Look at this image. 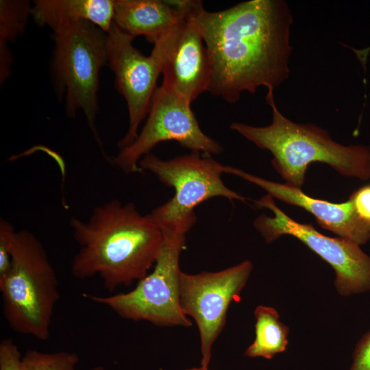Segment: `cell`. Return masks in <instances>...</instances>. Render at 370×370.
Listing matches in <instances>:
<instances>
[{
  "mask_svg": "<svg viewBox=\"0 0 370 370\" xmlns=\"http://www.w3.org/2000/svg\"><path fill=\"white\" fill-rule=\"evenodd\" d=\"M171 2L202 36L212 95L234 103L245 92L274 91L288 79L293 15L285 1L250 0L219 12L206 10L201 1Z\"/></svg>",
  "mask_w": 370,
  "mask_h": 370,
  "instance_id": "6da1fadb",
  "label": "cell"
},
{
  "mask_svg": "<svg viewBox=\"0 0 370 370\" xmlns=\"http://www.w3.org/2000/svg\"><path fill=\"white\" fill-rule=\"evenodd\" d=\"M69 223L79 246L72 275L79 280L98 275L109 292L146 276L164 242L149 214L115 199L95 207L86 221L73 217Z\"/></svg>",
  "mask_w": 370,
  "mask_h": 370,
  "instance_id": "7a4b0ae2",
  "label": "cell"
},
{
  "mask_svg": "<svg viewBox=\"0 0 370 370\" xmlns=\"http://www.w3.org/2000/svg\"><path fill=\"white\" fill-rule=\"evenodd\" d=\"M266 101L272 111L271 124L256 127L234 122L230 128L258 147L269 151L273 157L272 165L286 184L301 188L308 165L317 162L330 165L345 176L370 179L369 147L343 145L314 124L291 121L278 108L273 90H268Z\"/></svg>",
  "mask_w": 370,
  "mask_h": 370,
  "instance_id": "3957f363",
  "label": "cell"
},
{
  "mask_svg": "<svg viewBox=\"0 0 370 370\" xmlns=\"http://www.w3.org/2000/svg\"><path fill=\"white\" fill-rule=\"evenodd\" d=\"M3 312L15 332L47 340L56 304L58 280L41 241L28 230L16 231L9 271L0 279Z\"/></svg>",
  "mask_w": 370,
  "mask_h": 370,
  "instance_id": "277c9868",
  "label": "cell"
},
{
  "mask_svg": "<svg viewBox=\"0 0 370 370\" xmlns=\"http://www.w3.org/2000/svg\"><path fill=\"white\" fill-rule=\"evenodd\" d=\"M53 38L51 69L56 90L63 97L69 116H75L79 110L84 113L105 156L96 119L99 72L108 64L107 33L89 21H79L55 29Z\"/></svg>",
  "mask_w": 370,
  "mask_h": 370,
  "instance_id": "5b68a950",
  "label": "cell"
},
{
  "mask_svg": "<svg viewBox=\"0 0 370 370\" xmlns=\"http://www.w3.org/2000/svg\"><path fill=\"white\" fill-rule=\"evenodd\" d=\"M138 166L141 171L153 173L175 190L171 199L149 214L160 230L186 234L196 223L195 207L210 198L247 200L225 186L221 178L224 165L209 154L191 151L165 160L150 153L142 158Z\"/></svg>",
  "mask_w": 370,
  "mask_h": 370,
  "instance_id": "8992f818",
  "label": "cell"
},
{
  "mask_svg": "<svg viewBox=\"0 0 370 370\" xmlns=\"http://www.w3.org/2000/svg\"><path fill=\"white\" fill-rule=\"evenodd\" d=\"M161 230L164 242L153 269L134 289L112 295L84 293L83 296L123 319L147 321L160 326H190L191 321L182 309L180 294L179 262L186 245V234Z\"/></svg>",
  "mask_w": 370,
  "mask_h": 370,
  "instance_id": "52a82bcc",
  "label": "cell"
},
{
  "mask_svg": "<svg viewBox=\"0 0 370 370\" xmlns=\"http://www.w3.org/2000/svg\"><path fill=\"white\" fill-rule=\"evenodd\" d=\"M258 208H267L273 214L258 216L254 221L255 228L267 243L282 235L295 237L328 262L334 270V284L343 296L370 291V257L355 242L344 238L326 236L311 224L298 223L275 204L267 194L254 201Z\"/></svg>",
  "mask_w": 370,
  "mask_h": 370,
  "instance_id": "ba28073f",
  "label": "cell"
},
{
  "mask_svg": "<svg viewBox=\"0 0 370 370\" xmlns=\"http://www.w3.org/2000/svg\"><path fill=\"white\" fill-rule=\"evenodd\" d=\"M190 104L163 86H158L140 132L112 157V163L125 173L141 172L138 164L142 158L164 141H175L191 151L209 155L222 152L221 145L201 130Z\"/></svg>",
  "mask_w": 370,
  "mask_h": 370,
  "instance_id": "9c48e42d",
  "label": "cell"
},
{
  "mask_svg": "<svg viewBox=\"0 0 370 370\" xmlns=\"http://www.w3.org/2000/svg\"><path fill=\"white\" fill-rule=\"evenodd\" d=\"M253 264L245 260L225 269L196 274L181 272L180 304L184 313L198 327L201 367L208 368L212 345L223 330L230 303L245 286Z\"/></svg>",
  "mask_w": 370,
  "mask_h": 370,
  "instance_id": "30bf717a",
  "label": "cell"
},
{
  "mask_svg": "<svg viewBox=\"0 0 370 370\" xmlns=\"http://www.w3.org/2000/svg\"><path fill=\"white\" fill-rule=\"evenodd\" d=\"M135 38L114 23L107 33L108 64L115 77V86L124 97L128 112V128L119 140L121 149L132 144L138 134L141 122L148 114L158 78L162 74L161 57L153 46L149 56L133 45Z\"/></svg>",
  "mask_w": 370,
  "mask_h": 370,
  "instance_id": "8fae6325",
  "label": "cell"
},
{
  "mask_svg": "<svg viewBox=\"0 0 370 370\" xmlns=\"http://www.w3.org/2000/svg\"><path fill=\"white\" fill-rule=\"evenodd\" d=\"M179 23L158 40L162 86L191 103L208 91L212 68L208 49L193 21L182 12Z\"/></svg>",
  "mask_w": 370,
  "mask_h": 370,
  "instance_id": "7c38bea8",
  "label": "cell"
},
{
  "mask_svg": "<svg viewBox=\"0 0 370 370\" xmlns=\"http://www.w3.org/2000/svg\"><path fill=\"white\" fill-rule=\"evenodd\" d=\"M223 171L261 187L274 198L304 208L315 217L323 228L341 238L359 245L370 240V227L359 219L349 199L345 202L334 204L310 197L300 188L267 180L231 166H224Z\"/></svg>",
  "mask_w": 370,
  "mask_h": 370,
  "instance_id": "4fadbf2b",
  "label": "cell"
},
{
  "mask_svg": "<svg viewBox=\"0 0 370 370\" xmlns=\"http://www.w3.org/2000/svg\"><path fill=\"white\" fill-rule=\"evenodd\" d=\"M114 23L133 37L143 36L153 44L183 17L180 10L165 1L114 0Z\"/></svg>",
  "mask_w": 370,
  "mask_h": 370,
  "instance_id": "5bb4252c",
  "label": "cell"
},
{
  "mask_svg": "<svg viewBox=\"0 0 370 370\" xmlns=\"http://www.w3.org/2000/svg\"><path fill=\"white\" fill-rule=\"evenodd\" d=\"M114 0H36L31 16L52 31L65 23L89 21L108 33L114 23Z\"/></svg>",
  "mask_w": 370,
  "mask_h": 370,
  "instance_id": "9a60e30c",
  "label": "cell"
},
{
  "mask_svg": "<svg viewBox=\"0 0 370 370\" xmlns=\"http://www.w3.org/2000/svg\"><path fill=\"white\" fill-rule=\"evenodd\" d=\"M254 317L256 337L245 355L271 359L275 354L284 352L288 343L289 330L280 321L277 310L272 307L258 306L254 311Z\"/></svg>",
  "mask_w": 370,
  "mask_h": 370,
  "instance_id": "2e32d148",
  "label": "cell"
},
{
  "mask_svg": "<svg viewBox=\"0 0 370 370\" xmlns=\"http://www.w3.org/2000/svg\"><path fill=\"white\" fill-rule=\"evenodd\" d=\"M32 5L29 1H0V82H4L11 74L13 63L12 54L8 48L25 32Z\"/></svg>",
  "mask_w": 370,
  "mask_h": 370,
  "instance_id": "e0dca14e",
  "label": "cell"
},
{
  "mask_svg": "<svg viewBox=\"0 0 370 370\" xmlns=\"http://www.w3.org/2000/svg\"><path fill=\"white\" fill-rule=\"evenodd\" d=\"M78 356L61 351L44 353L29 350L22 356L21 370H75Z\"/></svg>",
  "mask_w": 370,
  "mask_h": 370,
  "instance_id": "ac0fdd59",
  "label": "cell"
},
{
  "mask_svg": "<svg viewBox=\"0 0 370 370\" xmlns=\"http://www.w3.org/2000/svg\"><path fill=\"white\" fill-rule=\"evenodd\" d=\"M16 230L7 220L0 219V279L9 271L12 261V247Z\"/></svg>",
  "mask_w": 370,
  "mask_h": 370,
  "instance_id": "d6986e66",
  "label": "cell"
},
{
  "mask_svg": "<svg viewBox=\"0 0 370 370\" xmlns=\"http://www.w3.org/2000/svg\"><path fill=\"white\" fill-rule=\"evenodd\" d=\"M22 356L11 338L0 343V370H21Z\"/></svg>",
  "mask_w": 370,
  "mask_h": 370,
  "instance_id": "ffe728a7",
  "label": "cell"
},
{
  "mask_svg": "<svg viewBox=\"0 0 370 370\" xmlns=\"http://www.w3.org/2000/svg\"><path fill=\"white\" fill-rule=\"evenodd\" d=\"M349 199L359 219L370 227V184L355 190Z\"/></svg>",
  "mask_w": 370,
  "mask_h": 370,
  "instance_id": "44dd1931",
  "label": "cell"
},
{
  "mask_svg": "<svg viewBox=\"0 0 370 370\" xmlns=\"http://www.w3.org/2000/svg\"><path fill=\"white\" fill-rule=\"evenodd\" d=\"M349 370H370V330L356 344Z\"/></svg>",
  "mask_w": 370,
  "mask_h": 370,
  "instance_id": "7402d4cb",
  "label": "cell"
},
{
  "mask_svg": "<svg viewBox=\"0 0 370 370\" xmlns=\"http://www.w3.org/2000/svg\"><path fill=\"white\" fill-rule=\"evenodd\" d=\"M356 51L358 59L362 64H365L367 60V55L370 51V47L362 50H356Z\"/></svg>",
  "mask_w": 370,
  "mask_h": 370,
  "instance_id": "603a6c76",
  "label": "cell"
},
{
  "mask_svg": "<svg viewBox=\"0 0 370 370\" xmlns=\"http://www.w3.org/2000/svg\"><path fill=\"white\" fill-rule=\"evenodd\" d=\"M88 370H105L102 366H97Z\"/></svg>",
  "mask_w": 370,
  "mask_h": 370,
  "instance_id": "cb8c5ba5",
  "label": "cell"
},
{
  "mask_svg": "<svg viewBox=\"0 0 370 370\" xmlns=\"http://www.w3.org/2000/svg\"><path fill=\"white\" fill-rule=\"evenodd\" d=\"M187 370H208V368H205V367H200V368H192V369H187Z\"/></svg>",
  "mask_w": 370,
  "mask_h": 370,
  "instance_id": "d4e9b609",
  "label": "cell"
}]
</instances>
